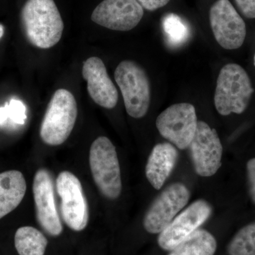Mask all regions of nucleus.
Listing matches in <instances>:
<instances>
[{"mask_svg": "<svg viewBox=\"0 0 255 255\" xmlns=\"http://www.w3.org/2000/svg\"><path fill=\"white\" fill-rule=\"evenodd\" d=\"M21 17L26 38L33 46L47 49L60 41L64 24L53 0H28Z\"/></svg>", "mask_w": 255, "mask_h": 255, "instance_id": "nucleus-1", "label": "nucleus"}, {"mask_svg": "<svg viewBox=\"0 0 255 255\" xmlns=\"http://www.w3.org/2000/svg\"><path fill=\"white\" fill-rule=\"evenodd\" d=\"M251 78L243 67L236 63L224 65L216 82L214 104L221 115L243 114L254 93Z\"/></svg>", "mask_w": 255, "mask_h": 255, "instance_id": "nucleus-2", "label": "nucleus"}, {"mask_svg": "<svg viewBox=\"0 0 255 255\" xmlns=\"http://www.w3.org/2000/svg\"><path fill=\"white\" fill-rule=\"evenodd\" d=\"M78 105L71 92L65 89L57 90L50 100L40 129V136L48 145H60L66 141L73 131Z\"/></svg>", "mask_w": 255, "mask_h": 255, "instance_id": "nucleus-3", "label": "nucleus"}, {"mask_svg": "<svg viewBox=\"0 0 255 255\" xmlns=\"http://www.w3.org/2000/svg\"><path fill=\"white\" fill-rule=\"evenodd\" d=\"M92 177L100 192L109 199H117L122 194L120 165L115 146L105 136L92 142L90 150Z\"/></svg>", "mask_w": 255, "mask_h": 255, "instance_id": "nucleus-4", "label": "nucleus"}, {"mask_svg": "<svg viewBox=\"0 0 255 255\" xmlns=\"http://www.w3.org/2000/svg\"><path fill=\"white\" fill-rule=\"evenodd\" d=\"M123 96L128 114L132 118L145 117L150 105V85L145 70L135 62L124 60L114 73Z\"/></svg>", "mask_w": 255, "mask_h": 255, "instance_id": "nucleus-5", "label": "nucleus"}, {"mask_svg": "<svg viewBox=\"0 0 255 255\" xmlns=\"http://www.w3.org/2000/svg\"><path fill=\"white\" fill-rule=\"evenodd\" d=\"M56 190L64 222L76 232L85 230L88 225L90 210L80 179L72 172L63 171L57 177Z\"/></svg>", "mask_w": 255, "mask_h": 255, "instance_id": "nucleus-6", "label": "nucleus"}, {"mask_svg": "<svg viewBox=\"0 0 255 255\" xmlns=\"http://www.w3.org/2000/svg\"><path fill=\"white\" fill-rule=\"evenodd\" d=\"M190 191L182 183H173L166 187L152 203L143 220L145 231L160 233L188 204Z\"/></svg>", "mask_w": 255, "mask_h": 255, "instance_id": "nucleus-7", "label": "nucleus"}, {"mask_svg": "<svg viewBox=\"0 0 255 255\" xmlns=\"http://www.w3.org/2000/svg\"><path fill=\"white\" fill-rule=\"evenodd\" d=\"M197 124L195 107L189 103L170 106L156 120V127L160 135L181 150L189 147Z\"/></svg>", "mask_w": 255, "mask_h": 255, "instance_id": "nucleus-8", "label": "nucleus"}, {"mask_svg": "<svg viewBox=\"0 0 255 255\" xmlns=\"http://www.w3.org/2000/svg\"><path fill=\"white\" fill-rule=\"evenodd\" d=\"M210 23L218 43L226 50L241 48L246 39L244 20L229 0H218L209 11Z\"/></svg>", "mask_w": 255, "mask_h": 255, "instance_id": "nucleus-9", "label": "nucleus"}, {"mask_svg": "<svg viewBox=\"0 0 255 255\" xmlns=\"http://www.w3.org/2000/svg\"><path fill=\"white\" fill-rule=\"evenodd\" d=\"M212 208L203 199L194 201L174 218L157 238L159 246L171 251L196 232L209 219Z\"/></svg>", "mask_w": 255, "mask_h": 255, "instance_id": "nucleus-10", "label": "nucleus"}, {"mask_svg": "<svg viewBox=\"0 0 255 255\" xmlns=\"http://www.w3.org/2000/svg\"><path fill=\"white\" fill-rule=\"evenodd\" d=\"M196 173L211 177L221 166L223 146L219 135L206 122H198L194 136L189 146Z\"/></svg>", "mask_w": 255, "mask_h": 255, "instance_id": "nucleus-11", "label": "nucleus"}, {"mask_svg": "<svg viewBox=\"0 0 255 255\" xmlns=\"http://www.w3.org/2000/svg\"><path fill=\"white\" fill-rule=\"evenodd\" d=\"M33 194L38 224L50 236H60L63 227L55 204L53 178L48 169H39L35 174Z\"/></svg>", "mask_w": 255, "mask_h": 255, "instance_id": "nucleus-12", "label": "nucleus"}, {"mask_svg": "<svg viewBox=\"0 0 255 255\" xmlns=\"http://www.w3.org/2000/svg\"><path fill=\"white\" fill-rule=\"evenodd\" d=\"M143 14L137 0H104L94 10L91 19L109 29L128 31L137 26Z\"/></svg>", "mask_w": 255, "mask_h": 255, "instance_id": "nucleus-13", "label": "nucleus"}, {"mask_svg": "<svg viewBox=\"0 0 255 255\" xmlns=\"http://www.w3.org/2000/svg\"><path fill=\"white\" fill-rule=\"evenodd\" d=\"M82 75L87 82L89 95L96 104L108 110L117 106L118 91L100 58L91 57L84 62Z\"/></svg>", "mask_w": 255, "mask_h": 255, "instance_id": "nucleus-14", "label": "nucleus"}, {"mask_svg": "<svg viewBox=\"0 0 255 255\" xmlns=\"http://www.w3.org/2000/svg\"><path fill=\"white\" fill-rule=\"evenodd\" d=\"M178 158V152L169 142L157 144L152 149L145 167L147 180L159 190L169 177Z\"/></svg>", "mask_w": 255, "mask_h": 255, "instance_id": "nucleus-15", "label": "nucleus"}, {"mask_svg": "<svg viewBox=\"0 0 255 255\" xmlns=\"http://www.w3.org/2000/svg\"><path fill=\"white\" fill-rule=\"evenodd\" d=\"M26 191V179L21 172L9 170L0 173V219L18 207Z\"/></svg>", "mask_w": 255, "mask_h": 255, "instance_id": "nucleus-16", "label": "nucleus"}, {"mask_svg": "<svg viewBox=\"0 0 255 255\" xmlns=\"http://www.w3.org/2000/svg\"><path fill=\"white\" fill-rule=\"evenodd\" d=\"M217 243L206 230H197L187 239L171 251L168 255H214Z\"/></svg>", "mask_w": 255, "mask_h": 255, "instance_id": "nucleus-17", "label": "nucleus"}, {"mask_svg": "<svg viewBox=\"0 0 255 255\" xmlns=\"http://www.w3.org/2000/svg\"><path fill=\"white\" fill-rule=\"evenodd\" d=\"M14 246L19 255H44L48 240L36 228L23 226L15 233Z\"/></svg>", "mask_w": 255, "mask_h": 255, "instance_id": "nucleus-18", "label": "nucleus"}, {"mask_svg": "<svg viewBox=\"0 0 255 255\" xmlns=\"http://www.w3.org/2000/svg\"><path fill=\"white\" fill-rule=\"evenodd\" d=\"M162 24L166 39L171 46H180L187 42L190 30L180 16L174 13L166 14L162 18Z\"/></svg>", "mask_w": 255, "mask_h": 255, "instance_id": "nucleus-19", "label": "nucleus"}, {"mask_svg": "<svg viewBox=\"0 0 255 255\" xmlns=\"http://www.w3.org/2000/svg\"><path fill=\"white\" fill-rule=\"evenodd\" d=\"M227 251L229 255H255V222L242 228L235 235Z\"/></svg>", "mask_w": 255, "mask_h": 255, "instance_id": "nucleus-20", "label": "nucleus"}, {"mask_svg": "<svg viewBox=\"0 0 255 255\" xmlns=\"http://www.w3.org/2000/svg\"><path fill=\"white\" fill-rule=\"evenodd\" d=\"M26 117V108L21 101L11 100L4 107H0V125L9 119L14 124L23 125Z\"/></svg>", "mask_w": 255, "mask_h": 255, "instance_id": "nucleus-21", "label": "nucleus"}, {"mask_svg": "<svg viewBox=\"0 0 255 255\" xmlns=\"http://www.w3.org/2000/svg\"><path fill=\"white\" fill-rule=\"evenodd\" d=\"M249 192L251 199L255 204V158L250 159L247 163Z\"/></svg>", "mask_w": 255, "mask_h": 255, "instance_id": "nucleus-22", "label": "nucleus"}, {"mask_svg": "<svg viewBox=\"0 0 255 255\" xmlns=\"http://www.w3.org/2000/svg\"><path fill=\"white\" fill-rule=\"evenodd\" d=\"M242 14L248 18H255V0H235Z\"/></svg>", "mask_w": 255, "mask_h": 255, "instance_id": "nucleus-23", "label": "nucleus"}, {"mask_svg": "<svg viewBox=\"0 0 255 255\" xmlns=\"http://www.w3.org/2000/svg\"><path fill=\"white\" fill-rule=\"evenodd\" d=\"M137 1L142 8H145L148 11H155L168 4L170 0H137Z\"/></svg>", "mask_w": 255, "mask_h": 255, "instance_id": "nucleus-24", "label": "nucleus"}, {"mask_svg": "<svg viewBox=\"0 0 255 255\" xmlns=\"http://www.w3.org/2000/svg\"><path fill=\"white\" fill-rule=\"evenodd\" d=\"M4 27L2 26V25L0 24V39L2 38V36H4Z\"/></svg>", "mask_w": 255, "mask_h": 255, "instance_id": "nucleus-25", "label": "nucleus"}, {"mask_svg": "<svg viewBox=\"0 0 255 255\" xmlns=\"http://www.w3.org/2000/svg\"><path fill=\"white\" fill-rule=\"evenodd\" d=\"M254 65L255 66V57H254Z\"/></svg>", "mask_w": 255, "mask_h": 255, "instance_id": "nucleus-26", "label": "nucleus"}]
</instances>
